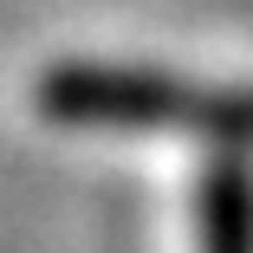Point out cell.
<instances>
[{
	"label": "cell",
	"instance_id": "obj_1",
	"mask_svg": "<svg viewBox=\"0 0 253 253\" xmlns=\"http://www.w3.org/2000/svg\"><path fill=\"white\" fill-rule=\"evenodd\" d=\"M33 104L65 130H195L253 156V84H195L156 65L65 59L39 72Z\"/></svg>",
	"mask_w": 253,
	"mask_h": 253
},
{
	"label": "cell",
	"instance_id": "obj_2",
	"mask_svg": "<svg viewBox=\"0 0 253 253\" xmlns=\"http://www.w3.org/2000/svg\"><path fill=\"white\" fill-rule=\"evenodd\" d=\"M201 253H253V182L227 163L201 195Z\"/></svg>",
	"mask_w": 253,
	"mask_h": 253
}]
</instances>
